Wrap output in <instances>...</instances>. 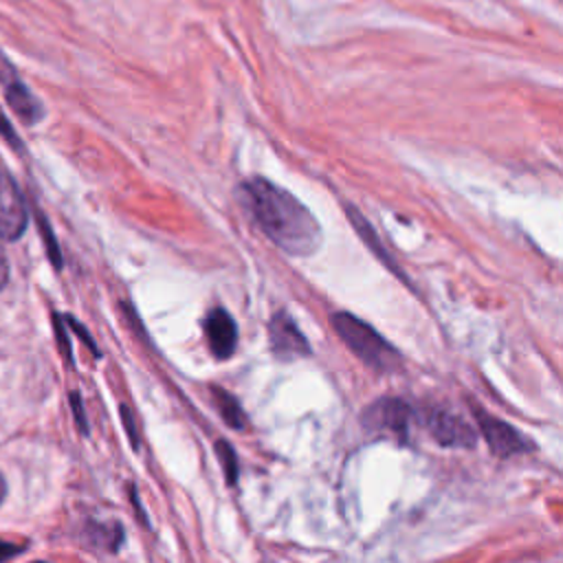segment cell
<instances>
[{
	"label": "cell",
	"instance_id": "5",
	"mask_svg": "<svg viewBox=\"0 0 563 563\" xmlns=\"http://www.w3.org/2000/svg\"><path fill=\"white\" fill-rule=\"evenodd\" d=\"M413 411L400 398H380L363 411V427L376 433H387L398 440H407Z\"/></svg>",
	"mask_w": 563,
	"mask_h": 563
},
{
	"label": "cell",
	"instance_id": "13",
	"mask_svg": "<svg viewBox=\"0 0 563 563\" xmlns=\"http://www.w3.org/2000/svg\"><path fill=\"white\" fill-rule=\"evenodd\" d=\"M216 455H218V462H220V466H222V473H224L227 484L233 486V484L238 482V473H240V468H238V455H235L233 446H231L227 440H218V442H216Z\"/></svg>",
	"mask_w": 563,
	"mask_h": 563
},
{
	"label": "cell",
	"instance_id": "1",
	"mask_svg": "<svg viewBox=\"0 0 563 563\" xmlns=\"http://www.w3.org/2000/svg\"><path fill=\"white\" fill-rule=\"evenodd\" d=\"M235 198L262 233L292 257H308L321 246L317 218L290 191L266 178H251L238 185Z\"/></svg>",
	"mask_w": 563,
	"mask_h": 563
},
{
	"label": "cell",
	"instance_id": "17",
	"mask_svg": "<svg viewBox=\"0 0 563 563\" xmlns=\"http://www.w3.org/2000/svg\"><path fill=\"white\" fill-rule=\"evenodd\" d=\"M0 132H2V134H4L13 145H20V143H18V134H15V132H13V128L4 121V117H2V114H0Z\"/></svg>",
	"mask_w": 563,
	"mask_h": 563
},
{
	"label": "cell",
	"instance_id": "2",
	"mask_svg": "<svg viewBox=\"0 0 563 563\" xmlns=\"http://www.w3.org/2000/svg\"><path fill=\"white\" fill-rule=\"evenodd\" d=\"M332 328L367 367H374L378 372H394L402 365V356L398 354V350L391 343H387L369 323L361 321L356 314H332Z\"/></svg>",
	"mask_w": 563,
	"mask_h": 563
},
{
	"label": "cell",
	"instance_id": "11",
	"mask_svg": "<svg viewBox=\"0 0 563 563\" xmlns=\"http://www.w3.org/2000/svg\"><path fill=\"white\" fill-rule=\"evenodd\" d=\"M211 396L213 402L222 416V420L231 427V429H244L249 422V416L242 411L240 402L235 400V396H231L229 391L220 389V387H211Z\"/></svg>",
	"mask_w": 563,
	"mask_h": 563
},
{
	"label": "cell",
	"instance_id": "16",
	"mask_svg": "<svg viewBox=\"0 0 563 563\" xmlns=\"http://www.w3.org/2000/svg\"><path fill=\"white\" fill-rule=\"evenodd\" d=\"M7 279H9V262H7V255H4V251L0 246V290L4 288Z\"/></svg>",
	"mask_w": 563,
	"mask_h": 563
},
{
	"label": "cell",
	"instance_id": "12",
	"mask_svg": "<svg viewBox=\"0 0 563 563\" xmlns=\"http://www.w3.org/2000/svg\"><path fill=\"white\" fill-rule=\"evenodd\" d=\"M86 532L92 545L106 548L110 552H117L123 541V530L119 528V523H90Z\"/></svg>",
	"mask_w": 563,
	"mask_h": 563
},
{
	"label": "cell",
	"instance_id": "4",
	"mask_svg": "<svg viewBox=\"0 0 563 563\" xmlns=\"http://www.w3.org/2000/svg\"><path fill=\"white\" fill-rule=\"evenodd\" d=\"M427 431L433 440L449 449H473L477 442L475 429L455 411L444 407H431L424 413Z\"/></svg>",
	"mask_w": 563,
	"mask_h": 563
},
{
	"label": "cell",
	"instance_id": "6",
	"mask_svg": "<svg viewBox=\"0 0 563 563\" xmlns=\"http://www.w3.org/2000/svg\"><path fill=\"white\" fill-rule=\"evenodd\" d=\"M26 205L13 176L0 167V238L18 240L26 229Z\"/></svg>",
	"mask_w": 563,
	"mask_h": 563
},
{
	"label": "cell",
	"instance_id": "8",
	"mask_svg": "<svg viewBox=\"0 0 563 563\" xmlns=\"http://www.w3.org/2000/svg\"><path fill=\"white\" fill-rule=\"evenodd\" d=\"M205 336L216 358H229L238 345V325L224 308H211L205 317Z\"/></svg>",
	"mask_w": 563,
	"mask_h": 563
},
{
	"label": "cell",
	"instance_id": "9",
	"mask_svg": "<svg viewBox=\"0 0 563 563\" xmlns=\"http://www.w3.org/2000/svg\"><path fill=\"white\" fill-rule=\"evenodd\" d=\"M4 95H7V101L11 106V110L22 119L26 121L29 125L37 123L42 117H44V108L42 103L33 97V92L20 81L18 75L9 77L4 84Z\"/></svg>",
	"mask_w": 563,
	"mask_h": 563
},
{
	"label": "cell",
	"instance_id": "7",
	"mask_svg": "<svg viewBox=\"0 0 563 563\" xmlns=\"http://www.w3.org/2000/svg\"><path fill=\"white\" fill-rule=\"evenodd\" d=\"M268 343L277 358L295 361L310 356V343L286 312H277L268 323Z\"/></svg>",
	"mask_w": 563,
	"mask_h": 563
},
{
	"label": "cell",
	"instance_id": "18",
	"mask_svg": "<svg viewBox=\"0 0 563 563\" xmlns=\"http://www.w3.org/2000/svg\"><path fill=\"white\" fill-rule=\"evenodd\" d=\"M4 493H7V484H4V479H2V475H0V504H2V499H4Z\"/></svg>",
	"mask_w": 563,
	"mask_h": 563
},
{
	"label": "cell",
	"instance_id": "3",
	"mask_svg": "<svg viewBox=\"0 0 563 563\" xmlns=\"http://www.w3.org/2000/svg\"><path fill=\"white\" fill-rule=\"evenodd\" d=\"M473 416H475V422H477V429L482 433V438L486 440L488 449L493 455L497 457H510V455H517V453H526L528 449H532L530 440L519 433L512 424L504 422L501 418L488 413L486 409H482L479 405H473L471 407Z\"/></svg>",
	"mask_w": 563,
	"mask_h": 563
},
{
	"label": "cell",
	"instance_id": "10",
	"mask_svg": "<svg viewBox=\"0 0 563 563\" xmlns=\"http://www.w3.org/2000/svg\"><path fill=\"white\" fill-rule=\"evenodd\" d=\"M345 213H347V220L354 224V229H356V233H358V238L367 244V249H372V253L385 264V266H389L396 275H400L402 277V273L396 268V262L391 260V255L383 249V244L378 242V235H376V231H374V227L358 213V209H354V207H347L345 209Z\"/></svg>",
	"mask_w": 563,
	"mask_h": 563
},
{
	"label": "cell",
	"instance_id": "14",
	"mask_svg": "<svg viewBox=\"0 0 563 563\" xmlns=\"http://www.w3.org/2000/svg\"><path fill=\"white\" fill-rule=\"evenodd\" d=\"M121 420H123V427H125V431H128V438H130V444H132V449L136 451L139 449V433H136V429H134V418H132V411H130V407L128 405H121Z\"/></svg>",
	"mask_w": 563,
	"mask_h": 563
},
{
	"label": "cell",
	"instance_id": "15",
	"mask_svg": "<svg viewBox=\"0 0 563 563\" xmlns=\"http://www.w3.org/2000/svg\"><path fill=\"white\" fill-rule=\"evenodd\" d=\"M70 402H73V411H75V420H77V427L81 433H88V420H86V413H84V407H81V396L77 391L70 394Z\"/></svg>",
	"mask_w": 563,
	"mask_h": 563
}]
</instances>
